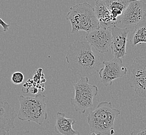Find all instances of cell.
<instances>
[{
    "mask_svg": "<svg viewBox=\"0 0 146 135\" xmlns=\"http://www.w3.org/2000/svg\"><path fill=\"white\" fill-rule=\"evenodd\" d=\"M132 42L133 46L143 43H146V20L135 26Z\"/></svg>",
    "mask_w": 146,
    "mask_h": 135,
    "instance_id": "obj_15",
    "label": "cell"
},
{
    "mask_svg": "<svg viewBox=\"0 0 146 135\" xmlns=\"http://www.w3.org/2000/svg\"><path fill=\"white\" fill-rule=\"evenodd\" d=\"M116 23H120V17L132 0H104Z\"/></svg>",
    "mask_w": 146,
    "mask_h": 135,
    "instance_id": "obj_14",
    "label": "cell"
},
{
    "mask_svg": "<svg viewBox=\"0 0 146 135\" xmlns=\"http://www.w3.org/2000/svg\"><path fill=\"white\" fill-rule=\"evenodd\" d=\"M75 122V120L67 118L64 113L58 112L56 113L54 132L61 135H80V132L73 128Z\"/></svg>",
    "mask_w": 146,
    "mask_h": 135,
    "instance_id": "obj_13",
    "label": "cell"
},
{
    "mask_svg": "<svg viewBox=\"0 0 146 135\" xmlns=\"http://www.w3.org/2000/svg\"><path fill=\"white\" fill-rule=\"evenodd\" d=\"M130 135H146V127L139 130L133 131L131 132Z\"/></svg>",
    "mask_w": 146,
    "mask_h": 135,
    "instance_id": "obj_17",
    "label": "cell"
},
{
    "mask_svg": "<svg viewBox=\"0 0 146 135\" xmlns=\"http://www.w3.org/2000/svg\"><path fill=\"white\" fill-rule=\"evenodd\" d=\"M120 113V110L113 108L111 102H100L96 109L89 113L87 118L91 131L113 135L115 121Z\"/></svg>",
    "mask_w": 146,
    "mask_h": 135,
    "instance_id": "obj_2",
    "label": "cell"
},
{
    "mask_svg": "<svg viewBox=\"0 0 146 135\" xmlns=\"http://www.w3.org/2000/svg\"><path fill=\"white\" fill-rule=\"evenodd\" d=\"M135 1H143V0H135Z\"/></svg>",
    "mask_w": 146,
    "mask_h": 135,
    "instance_id": "obj_20",
    "label": "cell"
},
{
    "mask_svg": "<svg viewBox=\"0 0 146 135\" xmlns=\"http://www.w3.org/2000/svg\"><path fill=\"white\" fill-rule=\"evenodd\" d=\"M104 67L98 72L101 82L107 86H110L116 79L121 78L127 73V69L121 58H116L103 61Z\"/></svg>",
    "mask_w": 146,
    "mask_h": 135,
    "instance_id": "obj_7",
    "label": "cell"
},
{
    "mask_svg": "<svg viewBox=\"0 0 146 135\" xmlns=\"http://www.w3.org/2000/svg\"><path fill=\"white\" fill-rule=\"evenodd\" d=\"M111 29L99 27L87 33L86 39L88 42L96 50L101 53H106L112 42Z\"/></svg>",
    "mask_w": 146,
    "mask_h": 135,
    "instance_id": "obj_9",
    "label": "cell"
},
{
    "mask_svg": "<svg viewBox=\"0 0 146 135\" xmlns=\"http://www.w3.org/2000/svg\"><path fill=\"white\" fill-rule=\"evenodd\" d=\"M45 98V95L40 94L35 97L20 96L18 118L21 121L34 122L42 125L48 117Z\"/></svg>",
    "mask_w": 146,
    "mask_h": 135,
    "instance_id": "obj_4",
    "label": "cell"
},
{
    "mask_svg": "<svg viewBox=\"0 0 146 135\" xmlns=\"http://www.w3.org/2000/svg\"><path fill=\"white\" fill-rule=\"evenodd\" d=\"M129 32L128 28H121L116 25L111 29L112 39L111 49L114 58H122L126 55V46Z\"/></svg>",
    "mask_w": 146,
    "mask_h": 135,
    "instance_id": "obj_10",
    "label": "cell"
},
{
    "mask_svg": "<svg viewBox=\"0 0 146 135\" xmlns=\"http://www.w3.org/2000/svg\"><path fill=\"white\" fill-rule=\"evenodd\" d=\"M66 18L71 23L72 33L79 31L89 33L100 27L94 9L88 2L79 3L71 7Z\"/></svg>",
    "mask_w": 146,
    "mask_h": 135,
    "instance_id": "obj_3",
    "label": "cell"
},
{
    "mask_svg": "<svg viewBox=\"0 0 146 135\" xmlns=\"http://www.w3.org/2000/svg\"><path fill=\"white\" fill-rule=\"evenodd\" d=\"M88 77L81 78L74 85L75 96L70 98V104L77 112L84 114L88 108L93 107V97L98 94V87L89 84Z\"/></svg>",
    "mask_w": 146,
    "mask_h": 135,
    "instance_id": "obj_5",
    "label": "cell"
},
{
    "mask_svg": "<svg viewBox=\"0 0 146 135\" xmlns=\"http://www.w3.org/2000/svg\"><path fill=\"white\" fill-rule=\"evenodd\" d=\"M88 135H101V134L97 133V132H95L91 131Z\"/></svg>",
    "mask_w": 146,
    "mask_h": 135,
    "instance_id": "obj_19",
    "label": "cell"
},
{
    "mask_svg": "<svg viewBox=\"0 0 146 135\" xmlns=\"http://www.w3.org/2000/svg\"></svg>",
    "mask_w": 146,
    "mask_h": 135,
    "instance_id": "obj_21",
    "label": "cell"
},
{
    "mask_svg": "<svg viewBox=\"0 0 146 135\" xmlns=\"http://www.w3.org/2000/svg\"><path fill=\"white\" fill-rule=\"evenodd\" d=\"M25 79V76L21 72H15L12 74L11 81L15 85L21 84Z\"/></svg>",
    "mask_w": 146,
    "mask_h": 135,
    "instance_id": "obj_16",
    "label": "cell"
},
{
    "mask_svg": "<svg viewBox=\"0 0 146 135\" xmlns=\"http://www.w3.org/2000/svg\"><path fill=\"white\" fill-rule=\"evenodd\" d=\"M0 20H1L0 24H1V25H2V27H3V31L4 32H6V31H8L9 29V27L10 26V25L7 24L5 22H4L3 21L2 18L0 19Z\"/></svg>",
    "mask_w": 146,
    "mask_h": 135,
    "instance_id": "obj_18",
    "label": "cell"
},
{
    "mask_svg": "<svg viewBox=\"0 0 146 135\" xmlns=\"http://www.w3.org/2000/svg\"><path fill=\"white\" fill-rule=\"evenodd\" d=\"M88 42L76 39L70 45L66 55L68 69L81 78L88 77L101 69L100 57Z\"/></svg>",
    "mask_w": 146,
    "mask_h": 135,
    "instance_id": "obj_1",
    "label": "cell"
},
{
    "mask_svg": "<svg viewBox=\"0 0 146 135\" xmlns=\"http://www.w3.org/2000/svg\"><path fill=\"white\" fill-rule=\"evenodd\" d=\"M94 11L98 20L100 27L112 28L116 23L108 9L104 0H97L95 4Z\"/></svg>",
    "mask_w": 146,
    "mask_h": 135,
    "instance_id": "obj_12",
    "label": "cell"
},
{
    "mask_svg": "<svg viewBox=\"0 0 146 135\" xmlns=\"http://www.w3.org/2000/svg\"><path fill=\"white\" fill-rule=\"evenodd\" d=\"M127 78L130 86L137 95L146 98V56L135 58Z\"/></svg>",
    "mask_w": 146,
    "mask_h": 135,
    "instance_id": "obj_6",
    "label": "cell"
},
{
    "mask_svg": "<svg viewBox=\"0 0 146 135\" xmlns=\"http://www.w3.org/2000/svg\"><path fill=\"white\" fill-rule=\"evenodd\" d=\"M17 116L14 108L7 101L0 102V135H9V130L14 129L15 120Z\"/></svg>",
    "mask_w": 146,
    "mask_h": 135,
    "instance_id": "obj_11",
    "label": "cell"
},
{
    "mask_svg": "<svg viewBox=\"0 0 146 135\" xmlns=\"http://www.w3.org/2000/svg\"><path fill=\"white\" fill-rule=\"evenodd\" d=\"M146 3L143 1L132 0L120 17V21L125 28L136 26L145 20Z\"/></svg>",
    "mask_w": 146,
    "mask_h": 135,
    "instance_id": "obj_8",
    "label": "cell"
}]
</instances>
